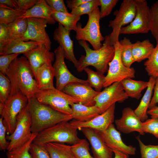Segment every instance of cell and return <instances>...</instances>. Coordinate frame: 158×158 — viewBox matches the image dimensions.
<instances>
[{"label": "cell", "mask_w": 158, "mask_h": 158, "mask_svg": "<svg viewBox=\"0 0 158 158\" xmlns=\"http://www.w3.org/2000/svg\"><path fill=\"white\" fill-rule=\"evenodd\" d=\"M6 75L11 85V95L20 92L29 99L35 97L39 90L29 62L25 56L15 59L10 64Z\"/></svg>", "instance_id": "cell-1"}, {"label": "cell", "mask_w": 158, "mask_h": 158, "mask_svg": "<svg viewBox=\"0 0 158 158\" xmlns=\"http://www.w3.org/2000/svg\"><path fill=\"white\" fill-rule=\"evenodd\" d=\"M78 42L84 49L85 55H82L78 60L79 64L76 68L78 71L82 72L90 66L102 74L107 71L109 64L113 59L115 53V47L111 45L109 35L104 37L102 46L97 50L91 49L86 41L80 40Z\"/></svg>", "instance_id": "cell-2"}, {"label": "cell", "mask_w": 158, "mask_h": 158, "mask_svg": "<svg viewBox=\"0 0 158 158\" xmlns=\"http://www.w3.org/2000/svg\"><path fill=\"white\" fill-rule=\"evenodd\" d=\"M28 107L32 120V133H38L59 123L73 119L71 115L63 114L40 102L35 97L28 99Z\"/></svg>", "instance_id": "cell-3"}, {"label": "cell", "mask_w": 158, "mask_h": 158, "mask_svg": "<svg viewBox=\"0 0 158 158\" xmlns=\"http://www.w3.org/2000/svg\"><path fill=\"white\" fill-rule=\"evenodd\" d=\"M77 130L71 126L70 122H61L38 133L33 142L42 145L53 142L72 145L80 140Z\"/></svg>", "instance_id": "cell-4"}, {"label": "cell", "mask_w": 158, "mask_h": 158, "mask_svg": "<svg viewBox=\"0 0 158 158\" xmlns=\"http://www.w3.org/2000/svg\"><path fill=\"white\" fill-rule=\"evenodd\" d=\"M35 97L40 103L49 106L55 110L63 114L71 115V106L73 104L80 103L77 99L62 91L52 89L39 90Z\"/></svg>", "instance_id": "cell-5"}, {"label": "cell", "mask_w": 158, "mask_h": 158, "mask_svg": "<svg viewBox=\"0 0 158 158\" xmlns=\"http://www.w3.org/2000/svg\"><path fill=\"white\" fill-rule=\"evenodd\" d=\"M28 98L20 92L11 95L4 104H0V114L6 127V133L10 135L14 131L17 116L28 104Z\"/></svg>", "instance_id": "cell-6"}, {"label": "cell", "mask_w": 158, "mask_h": 158, "mask_svg": "<svg viewBox=\"0 0 158 158\" xmlns=\"http://www.w3.org/2000/svg\"><path fill=\"white\" fill-rule=\"evenodd\" d=\"M99 9L96 7L92 13L88 16V19L85 26L82 27V24L78 23L75 31V38L78 41L83 40L88 42L94 50L100 48L104 40L100 30Z\"/></svg>", "instance_id": "cell-7"}, {"label": "cell", "mask_w": 158, "mask_h": 158, "mask_svg": "<svg viewBox=\"0 0 158 158\" xmlns=\"http://www.w3.org/2000/svg\"><path fill=\"white\" fill-rule=\"evenodd\" d=\"M136 13L135 0H124L118 10L114 12L115 18L109 22V26L112 29L109 35L110 44L114 45L119 41V37L121 28L130 24L134 19Z\"/></svg>", "instance_id": "cell-8"}, {"label": "cell", "mask_w": 158, "mask_h": 158, "mask_svg": "<svg viewBox=\"0 0 158 158\" xmlns=\"http://www.w3.org/2000/svg\"><path fill=\"white\" fill-rule=\"evenodd\" d=\"M32 120L28 104L18 115L15 129L6 136L9 141L7 150L9 151L23 145L32 137Z\"/></svg>", "instance_id": "cell-9"}, {"label": "cell", "mask_w": 158, "mask_h": 158, "mask_svg": "<svg viewBox=\"0 0 158 158\" xmlns=\"http://www.w3.org/2000/svg\"><path fill=\"white\" fill-rule=\"evenodd\" d=\"M115 53L114 57L109 64L107 73L105 76L104 87H107L114 83L121 82L127 78L135 77V71L133 67L128 68L123 63L121 58V46L119 41L114 45Z\"/></svg>", "instance_id": "cell-10"}, {"label": "cell", "mask_w": 158, "mask_h": 158, "mask_svg": "<svg viewBox=\"0 0 158 158\" xmlns=\"http://www.w3.org/2000/svg\"><path fill=\"white\" fill-rule=\"evenodd\" d=\"M135 17L129 25L122 27L120 34H145L149 32L150 8L145 0H135Z\"/></svg>", "instance_id": "cell-11"}, {"label": "cell", "mask_w": 158, "mask_h": 158, "mask_svg": "<svg viewBox=\"0 0 158 158\" xmlns=\"http://www.w3.org/2000/svg\"><path fill=\"white\" fill-rule=\"evenodd\" d=\"M128 97L121 82H115L99 92L94 99L95 105L102 113L116 102H123Z\"/></svg>", "instance_id": "cell-12"}, {"label": "cell", "mask_w": 158, "mask_h": 158, "mask_svg": "<svg viewBox=\"0 0 158 158\" xmlns=\"http://www.w3.org/2000/svg\"><path fill=\"white\" fill-rule=\"evenodd\" d=\"M27 18L28 25L26 31L23 35L18 38L25 41L32 40L42 44L50 51L51 42L46 30L47 24H51L50 21L40 18Z\"/></svg>", "instance_id": "cell-13"}, {"label": "cell", "mask_w": 158, "mask_h": 158, "mask_svg": "<svg viewBox=\"0 0 158 158\" xmlns=\"http://www.w3.org/2000/svg\"><path fill=\"white\" fill-rule=\"evenodd\" d=\"M55 60L53 65L56 79V88L62 91L68 84L73 82L87 83L86 80L78 78L73 75L69 71L65 63V57L60 46L54 51Z\"/></svg>", "instance_id": "cell-14"}, {"label": "cell", "mask_w": 158, "mask_h": 158, "mask_svg": "<svg viewBox=\"0 0 158 158\" xmlns=\"http://www.w3.org/2000/svg\"><path fill=\"white\" fill-rule=\"evenodd\" d=\"M115 104L105 111L86 121H79L74 120L70 122L71 126L77 129L88 128L99 132L106 130L114 121Z\"/></svg>", "instance_id": "cell-15"}, {"label": "cell", "mask_w": 158, "mask_h": 158, "mask_svg": "<svg viewBox=\"0 0 158 158\" xmlns=\"http://www.w3.org/2000/svg\"><path fill=\"white\" fill-rule=\"evenodd\" d=\"M62 91L78 99L80 103L87 106L95 105L94 99L99 93L88 83L73 82L67 85Z\"/></svg>", "instance_id": "cell-16"}, {"label": "cell", "mask_w": 158, "mask_h": 158, "mask_svg": "<svg viewBox=\"0 0 158 158\" xmlns=\"http://www.w3.org/2000/svg\"><path fill=\"white\" fill-rule=\"evenodd\" d=\"M99 132L106 145L112 151H117L129 155L135 154L136 148L124 143L120 132L113 123L105 131Z\"/></svg>", "instance_id": "cell-17"}, {"label": "cell", "mask_w": 158, "mask_h": 158, "mask_svg": "<svg viewBox=\"0 0 158 158\" xmlns=\"http://www.w3.org/2000/svg\"><path fill=\"white\" fill-rule=\"evenodd\" d=\"M79 129L90 144L94 158H112L113 151L106 145L98 131L88 128Z\"/></svg>", "instance_id": "cell-18"}, {"label": "cell", "mask_w": 158, "mask_h": 158, "mask_svg": "<svg viewBox=\"0 0 158 158\" xmlns=\"http://www.w3.org/2000/svg\"><path fill=\"white\" fill-rule=\"evenodd\" d=\"M142 122L134 110L129 107L124 108L121 117L115 121L117 130L122 133L128 134L137 132L143 135L145 133L142 130Z\"/></svg>", "instance_id": "cell-19"}, {"label": "cell", "mask_w": 158, "mask_h": 158, "mask_svg": "<svg viewBox=\"0 0 158 158\" xmlns=\"http://www.w3.org/2000/svg\"><path fill=\"white\" fill-rule=\"evenodd\" d=\"M28 59L34 73L35 78L38 69L46 63H51L54 60V53L40 44L23 54Z\"/></svg>", "instance_id": "cell-20"}, {"label": "cell", "mask_w": 158, "mask_h": 158, "mask_svg": "<svg viewBox=\"0 0 158 158\" xmlns=\"http://www.w3.org/2000/svg\"><path fill=\"white\" fill-rule=\"evenodd\" d=\"M70 31L59 23L58 27L54 31L53 38L61 47L65 58L72 62L76 68L79 61L76 59L74 54L73 43L70 37Z\"/></svg>", "instance_id": "cell-21"}, {"label": "cell", "mask_w": 158, "mask_h": 158, "mask_svg": "<svg viewBox=\"0 0 158 158\" xmlns=\"http://www.w3.org/2000/svg\"><path fill=\"white\" fill-rule=\"evenodd\" d=\"M40 44L30 40L23 41L20 38L10 39L4 43H0V55L24 54Z\"/></svg>", "instance_id": "cell-22"}, {"label": "cell", "mask_w": 158, "mask_h": 158, "mask_svg": "<svg viewBox=\"0 0 158 158\" xmlns=\"http://www.w3.org/2000/svg\"><path fill=\"white\" fill-rule=\"evenodd\" d=\"M54 10L48 5L46 0H39L31 8L27 11L19 18H37L49 20L51 24L56 23V21L52 17Z\"/></svg>", "instance_id": "cell-23"}, {"label": "cell", "mask_w": 158, "mask_h": 158, "mask_svg": "<svg viewBox=\"0 0 158 158\" xmlns=\"http://www.w3.org/2000/svg\"><path fill=\"white\" fill-rule=\"evenodd\" d=\"M54 71L51 63H45L40 67L37 71L35 78L39 90L54 88Z\"/></svg>", "instance_id": "cell-24"}, {"label": "cell", "mask_w": 158, "mask_h": 158, "mask_svg": "<svg viewBox=\"0 0 158 158\" xmlns=\"http://www.w3.org/2000/svg\"><path fill=\"white\" fill-rule=\"evenodd\" d=\"M71 107L73 118L78 121H87L100 114L99 110L95 105L87 106L74 103Z\"/></svg>", "instance_id": "cell-25"}, {"label": "cell", "mask_w": 158, "mask_h": 158, "mask_svg": "<svg viewBox=\"0 0 158 158\" xmlns=\"http://www.w3.org/2000/svg\"><path fill=\"white\" fill-rule=\"evenodd\" d=\"M156 78L150 77L146 90L140 102L134 110V112L142 122L148 119L147 111L152 98Z\"/></svg>", "instance_id": "cell-26"}, {"label": "cell", "mask_w": 158, "mask_h": 158, "mask_svg": "<svg viewBox=\"0 0 158 158\" xmlns=\"http://www.w3.org/2000/svg\"><path fill=\"white\" fill-rule=\"evenodd\" d=\"M124 90L128 97L139 99L141 97V92L148 84V81L137 80L131 78H126L121 81Z\"/></svg>", "instance_id": "cell-27"}, {"label": "cell", "mask_w": 158, "mask_h": 158, "mask_svg": "<svg viewBox=\"0 0 158 158\" xmlns=\"http://www.w3.org/2000/svg\"><path fill=\"white\" fill-rule=\"evenodd\" d=\"M154 47L147 39L141 41L138 40L132 43V51L134 62H140L147 59Z\"/></svg>", "instance_id": "cell-28"}, {"label": "cell", "mask_w": 158, "mask_h": 158, "mask_svg": "<svg viewBox=\"0 0 158 158\" xmlns=\"http://www.w3.org/2000/svg\"><path fill=\"white\" fill-rule=\"evenodd\" d=\"M45 145L51 158H74L71 146L56 142L48 143Z\"/></svg>", "instance_id": "cell-29"}, {"label": "cell", "mask_w": 158, "mask_h": 158, "mask_svg": "<svg viewBox=\"0 0 158 158\" xmlns=\"http://www.w3.org/2000/svg\"><path fill=\"white\" fill-rule=\"evenodd\" d=\"M52 17L59 23L62 25L66 28L71 31H75L77 24L80 18V16H76L69 13L54 11Z\"/></svg>", "instance_id": "cell-30"}, {"label": "cell", "mask_w": 158, "mask_h": 158, "mask_svg": "<svg viewBox=\"0 0 158 158\" xmlns=\"http://www.w3.org/2000/svg\"><path fill=\"white\" fill-rule=\"evenodd\" d=\"M28 25L27 18H19L7 25L10 39L20 38L23 35Z\"/></svg>", "instance_id": "cell-31"}, {"label": "cell", "mask_w": 158, "mask_h": 158, "mask_svg": "<svg viewBox=\"0 0 158 158\" xmlns=\"http://www.w3.org/2000/svg\"><path fill=\"white\" fill-rule=\"evenodd\" d=\"M87 74L86 81L90 85L94 88L95 90L99 92L104 87L105 81V76L98 72L95 71L88 67L84 69Z\"/></svg>", "instance_id": "cell-32"}, {"label": "cell", "mask_w": 158, "mask_h": 158, "mask_svg": "<svg viewBox=\"0 0 158 158\" xmlns=\"http://www.w3.org/2000/svg\"><path fill=\"white\" fill-rule=\"evenodd\" d=\"M119 43L121 48V61L125 66L130 68L132 64L134 62L132 51V43L129 39L125 37L119 41Z\"/></svg>", "instance_id": "cell-33"}, {"label": "cell", "mask_w": 158, "mask_h": 158, "mask_svg": "<svg viewBox=\"0 0 158 158\" xmlns=\"http://www.w3.org/2000/svg\"><path fill=\"white\" fill-rule=\"evenodd\" d=\"M37 133H33L30 139L23 145L9 151L6 153L7 158H31L29 150Z\"/></svg>", "instance_id": "cell-34"}, {"label": "cell", "mask_w": 158, "mask_h": 158, "mask_svg": "<svg viewBox=\"0 0 158 158\" xmlns=\"http://www.w3.org/2000/svg\"><path fill=\"white\" fill-rule=\"evenodd\" d=\"M144 65L149 76L155 78L158 77V44H156Z\"/></svg>", "instance_id": "cell-35"}, {"label": "cell", "mask_w": 158, "mask_h": 158, "mask_svg": "<svg viewBox=\"0 0 158 158\" xmlns=\"http://www.w3.org/2000/svg\"><path fill=\"white\" fill-rule=\"evenodd\" d=\"M71 146L74 158H94L90 153L89 143L86 139H80Z\"/></svg>", "instance_id": "cell-36"}, {"label": "cell", "mask_w": 158, "mask_h": 158, "mask_svg": "<svg viewBox=\"0 0 158 158\" xmlns=\"http://www.w3.org/2000/svg\"><path fill=\"white\" fill-rule=\"evenodd\" d=\"M149 31L158 44V0L150 8Z\"/></svg>", "instance_id": "cell-37"}, {"label": "cell", "mask_w": 158, "mask_h": 158, "mask_svg": "<svg viewBox=\"0 0 158 158\" xmlns=\"http://www.w3.org/2000/svg\"><path fill=\"white\" fill-rule=\"evenodd\" d=\"M25 12L0 7V24L8 25L19 18Z\"/></svg>", "instance_id": "cell-38"}, {"label": "cell", "mask_w": 158, "mask_h": 158, "mask_svg": "<svg viewBox=\"0 0 158 158\" xmlns=\"http://www.w3.org/2000/svg\"><path fill=\"white\" fill-rule=\"evenodd\" d=\"M100 6L99 0H90L79 6L72 9L71 13L78 16L86 14L88 16L91 14L96 7Z\"/></svg>", "instance_id": "cell-39"}, {"label": "cell", "mask_w": 158, "mask_h": 158, "mask_svg": "<svg viewBox=\"0 0 158 158\" xmlns=\"http://www.w3.org/2000/svg\"><path fill=\"white\" fill-rule=\"evenodd\" d=\"M11 90L10 81L0 72V104H4L9 98Z\"/></svg>", "instance_id": "cell-40"}, {"label": "cell", "mask_w": 158, "mask_h": 158, "mask_svg": "<svg viewBox=\"0 0 158 158\" xmlns=\"http://www.w3.org/2000/svg\"><path fill=\"white\" fill-rule=\"evenodd\" d=\"M139 143L141 158H158V145H146L140 140V137H136Z\"/></svg>", "instance_id": "cell-41"}, {"label": "cell", "mask_w": 158, "mask_h": 158, "mask_svg": "<svg viewBox=\"0 0 158 158\" xmlns=\"http://www.w3.org/2000/svg\"><path fill=\"white\" fill-rule=\"evenodd\" d=\"M142 130L145 133L151 134L158 138V118H151L142 122Z\"/></svg>", "instance_id": "cell-42"}, {"label": "cell", "mask_w": 158, "mask_h": 158, "mask_svg": "<svg viewBox=\"0 0 158 158\" xmlns=\"http://www.w3.org/2000/svg\"><path fill=\"white\" fill-rule=\"evenodd\" d=\"M29 151L31 158H51L45 145L32 142L30 145Z\"/></svg>", "instance_id": "cell-43"}, {"label": "cell", "mask_w": 158, "mask_h": 158, "mask_svg": "<svg viewBox=\"0 0 158 158\" xmlns=\"http://www.w3.org/2000/svg\"><path fill=\"white\" fill-rule=\"evenodd\" d=\"M101 7L99 10L100 20L108 16L117 4L118 0H99Z\"/></svg>", "instance_id": "cell-44"}, {"label": "cell", "mask_w": 158, "mask_h": 158, "mask_svg": "<svg viewBox=\"0 0 158 158\" xmlns=\"http://www.w3.org/2000/svg\"><path fill=\"white\" fill-rule=\"evenodd\" d=\"M19 54H15L0 55V72L5 75L11 62Z\"/></svg>", "instance_id": "cell-45"}, {"label": "cell", "mask_w": 158, "mask_h": 158, "mask_svg": "<svg viewBox=\"0 0 158 158\" xmlns=\"http://www.w3.org/2000/svg\"><path fill=\"white\" fill-rule=\"evenodd\" d=\"M6 130L3 122V119L0 118V149L1 150H7L9 142L7 141L6 134Z\"/></svg>", "instance_id": "cell-46"}, {"label": "cell", "mask_w": 158, "mask_h": 158, "mask_svg": "<svg viewBox=\"0 0 158 158\" xmlns=\"http://www.w3.org/2000/svg\"><path fill=\"white\" fill-rule=\"evenodd\" d=\"M48 5L56 12L68 13L63 0H46Z\"/></svg>", "instance_id": "cell-47"}, {"label": "cell", "mask_w": 158, "mask_h": 158, "mask_svg": "<svg viewBox=\"0 0 158 158\" xmlns=\"http://www.w3.org/2000/svg\"><path fill=\"white\" fill-rule=\"evenodd\" d=\"M39 0H16L18 9L26 11L35 6Z\"/></svg>", "instance_id": "cell-48"}, {"label": "cell", "mask_w": 158, "mask_h": 158, "mask_svg": "<svg viewBox=\"0 0 158 158\" xmlns=\"http://www.w3.org/2000/svg\"><path fill=\"white\" fill-rule=\"evenodd\" d=\"M10 39L7 25L0 24V43H4Z\"/></svg>", "instance_id": "cell-49"}, {"label": "cell", "mask_w": 158, "mask_h": 158, "mask_svg": "<svg viewBox=\"0 0 158 158\" xmlns=\"http://www.w3.org/2000/svg\"><path fill=\"white\" fill-rule=\"evenodd\" d=\"M154 92L152 97L149 109H150L158 104V77L156 78L154 88Z\"/></svg>", "instance_id": "cell-50"}, {"label": "cell", "mask_w": 158, "mask_h": 158, "mask_svg": "<svg viewBox=\"0 0 158 158\" xmlns=\"http://www.w3.org/2000/svg\"><path fill=\"white\" fill-rule=\"evenodd\" d=\"M0 7L11 10H18L16 0H0Z\"/></svg>", "instance_id": "cell-51"}, {"label": "cell", "mask_w": 158, "mask_h": 158, "mask_svg": "<svg viewBox=\"0 0 158 158\" xmlns=\"http://www.w3.org/2000/svg\"><path fill=\"white\" fill-rule=\"evenodd\" d=\"M90 0H67L66 3L67 8L72 10L78 7L83 4L86 2Z\"/></svg>", "instance_id": "cell-52"}, {"label": "cell", "mask_w": 158, "mask_h": 158, "mask_svg": "<svg viewBox=\"0 0 158 158\" xmlns=\"http://www.w3.org/2000/svg\"><path fill=\"white\" fill-rule=\"evenodd\" d=\"M147 114L150 115L151 118H158V106H156L148 109Z\"/></svg>", "instance_id": "cell-53"}, {"label": "cell", "mask_w": 158, "mask_h": 158, "mask_svg": "<svg viewBox=\"0 0 158 158\" xmlns=\"http://www.w3.org/2000/svg\"><path fill=\"white\" fill-rule=\"evenodd\" d=\"M114 154V158H129V155L116 150L113 151Z\"/></svg>", "instance_id": "cell-54"}]
</instances>
